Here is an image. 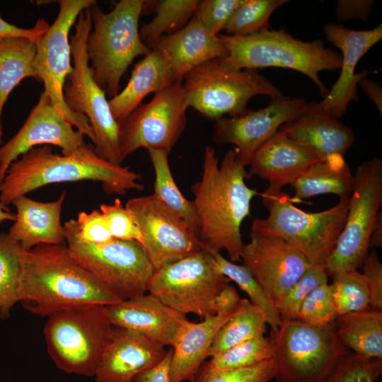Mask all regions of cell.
<instances>
[{"label":"cell","mask_w":382,"mask_h":382,"mask_svg":"<svg viewBox=\"0 0 382 382\" xmlns=\"http://www.w3.org/2000/svg\"><path fill=\"white\" fill-rule=\"evenodd\" d=\"M382 246V212L379 211L373 229L371 233L369 247V248H380Z\"/></svg>","instance_id":"db71d44e"},{"label":"cell","mask_w":382,"mask_h":382,"mask_svg":"<svg viewBox=\"0 0 382 382\" xmlns=\"http://www.w3.org/2000/svg\"><path fill=\"white\" fill-rule=\"evenodd\" d=\"M66 196V192L64 191L57 199L47 202L35 200L26 195L16 198L11 203L16 209V219L8 234L24 250L39 245L64 243L61 214Z\"/></svg>","instance_id":"d4e9b609"},{"label":"cell","mask_w":382,"mask_h":382,"mask_svg":"<svg viewBox=\"0 0 382 382\" xmlns=\"http://www.w3.org/2000/svg\"><path fill=\"white\" fill-rule=\"evenodd\" d=\"M229 282L217 269L212 255L203 250L155 270L147 291L180 313L204 318L213 314L211 303Z\"/></svg>","instance_id":"4fadbf2b"},{"label":"cell","mask_w":382,"mask_h":382,"mask_svg":"<svg viewBox=\"0 0 382 382\" xmlns=\"http://www.w3.org/2000/svg\"><path fill=\"white\" fill-rule=\"evenodd\" d=\"M373 3L371 1H340L337 15L339 19L358 18L366 19Z\"/></svg>","instance_id":"816d5d0a"},{"label":"cell","mask_w":382,"mask_h":382,"mask_svg":"<svg viewBox=\"0 0 382 382\" xmlns=\"http://www.w3.org/2000/svg\"><path fill=\"white\" fill-rule=\"evenodd\" d=\"M70 255L122 300L143 295L154 270L141 245L112 238L90 244L76 238L74 219L63 224Z\"/></svg>","instance_id":"8fae6325"},{"label":"cell","mask_w":382,"mask_h":382,"mask_svg":"<svg viewBox=\"0 0 382 382\" xmlns=\"http://www.w3.org/2000/svg\"><path fill=\"white\" fill-rule=\"evenodd\" d=\"M260 196L269 214L255 219L251 231L279 238L311 265H325L344 228L349 198L340 199L330 209L308 212L294 206L282 188L269 185Z\"/></svg>","instance_id":"277c9868"},{"label":"cell","mask_w":382,"mask_h":382,"mask_svg":"<svg viewBox=\"0 0 382 382\" xmlns=\"http://www.w3.org/2000/svg\"><path fill=\"white\" fill-rule=\"evenodd\" d=\"M187 108L183 79H178L119 122L122 161L141 148L170 153L185 129Z\"/></svg>","instance_id":"9a60e30c"},{"label":"cell","mask_w":382,"mask_h":382,"mask_svg":"<svg viewBox=\"0 0 382 382\" xmlns=\"http://www.w3.org/2000/svg\"><path fill=\"white\" fill-rule=\"evenodd\" d=\"M187 105L202 116L216 120L226 115L238 117L248 110L247 105L255 96L272 98L282 92L255 69H234L220 58L208 60L183 78Z\"/></svg>","instance_id":"ba28073f"},{"label":"cell","mask_w":382,"mask_h":382,"mask_svg":"<svg viewBox=\"0 0 382 382\" xmlns=\"http://www.w3.org/2000/svg\"><path fill=\"white\" fill-rule=\"evenodd\" d=\"M140 178L129 167L100 157L93 144L85 143L69 155L57 154L43 145L32 148L10 165L0 182V202L8 206L41 187L83 180L100 182L108 195H125L143 189Z\"/></svg>","instance_id":"3957f363"},{"label":"cell","mask_w":382,"mask_h":382,"mask_svg":"<svg viewBox=\"0 0 382 382\" xmlns=\"http://www.w3.org/2000/svg\"><path fill=\"white\" fill-rule=\"evenodd\" d=\"M361 267L371 291V308L382 311V265L375 250L368 253Z\"/></svg>","instance_id":"7dc6e473"},{"label":"cell","mask_w":382,"mask_h":382,"mask_svg":"<svg viewBox=\"0 0 382 382\" xmlns=\"http://www.w3.org/2000/svg\"><path fill=\"white\" fill-rule=\"evenodd\" d=\"M241 253L243 265L277 304L312 265L284 240L250 231Z\"/></svg>","instance_id":"ac0fdd59"},{"label":"cell","mask_w":382,"mask_h":382,"mask_svg":"<svg viewBox=\"0 0 382 382\" xmlns=\"http://www.w3.org/2000/svg\"><path fill=\"white\" fill-rule=\"evenodd\" d=\"M336 334L348 349L361 356L382 359V311H367L340 316Z\"/></svg>","instance_id":"f546056e"},{"label":"cell","mask_w":382,"mask_h":382,"mask_svg":"<svg viewBox=\"0 0 382 382\" xmlns=\"http://www.w3.org/2000/svg\"><path fill=\"white\" fill-rule=\"evenodd\" d=\"M308 105L303 98H288L284 95L272 98L264 108L215 120L212 139L219 144H233L238 160L247 166L255 152L280 127L300 116Z\"/></svg>","instance_id":"e0dca14e"},{"label":"cell","mask_w":382,"mask_h":382,"mask_svg":"<svg viewBox=\"0 0 382 382\" xmlns=\"http://www.w3.org/2000/svg\"><path fill=\"white\" fill-rule=\"evenodd\" d=\"M359 85L363 88L366 94L374 103L381 115L382 110V98H381V86L371 80L362 79Z\"/></svg>","instance_id":"f5cc1de1"},{"label":"cell","mask_w":382,"mask_h":382,"mask_svg":"<svg viewBox=\"0 0 382 382\" xmlns=\"http://www.w3.org/2000/svg\"><path fill=\"white\" fill-rule=\"evenodd\" d=\"M266 325L260 311L248 299H240L230 318L216 333L208 357L264 336Z\"/></svg>","instance_id":"1f68e13d"},{"label":"cell","mask_w":382,"mask_h":382,"mask_svg":"<svg viewBox=\"0 0 382 382\" xmlns=\"http://www.w3.org/2000/svg\"><path fill=\"white\" fill-rule=\"evenodd\" d=\"M270 337L277 382H325L349 352L337 336L335 322L314 326L282 320Z\"/></svg>","instance_id":"9c48e42d"},{"label":"cell","mask_w":382,"mask_h":382,"mask_svg":"<svg viewBox=\"0 0 382 382\" xmlns=\"http://www.w3.org/2000/svg\"><path fill=\"white\" fill-rule=\"evenodd\" d=\"M227 54L221 62L234 69L282 67L301 72L317 86L325 98L328 91L319 72L340 68L341 54L325 47L320 40L302 41L284 30H265L246 36L219 34Z\"/></svg>","instance_id":"8992f818"},{"label":"cell","mask_w":382,"mask_h":382,"mask_svg":"<svg viewBox=\"0 0 382 382\" xmlns=\"http://www.w3.org/2000/svg\"><path fill=\"white\" fill-rule=\"evenodd\" d=\"M246 178L245 166L235 149L226 151L219 163L215 149L207 146L201 178L191 187L203 249L210 253L225 250L231 262L241 260L244 245L241 226L257 195L246 185Z\"/></svg>","instance_id":"6da1fadb"},{"label":"cell","mask_w":382,"mask_h":382,"mask_svg":"<svg viewBox=\"0 0 382 382\" xmlns=\"http://www.w3.org/2000/svg\"><path fill=\"white\" fill-rule=\"evenodd\" d=\"M176 79L164 53L158 48H151L149 53L135 64L125 88L108 100L113 117L118 122L122 121L141 105L147 95L161 91Z\"/></svg>","instance_id":"83f0119b"},{"label":"cell","mask_w":382,"mask_h":382,"mask_svg":"<svg viewBox=\"0 0 382 382\" xmlns=\"http://www.w3.org/2000/svg\"><path fill=\"white\" fill-rule=\"evenodd\" d=\"M95 0L57 1L59 10L54 23L36 42L33 66L38 81L44 83V91L51 98L59 114L77 130L93 141L95 137L88 119L71 111L64 100V87L72 72L71 51L69 33L79 14Z\"/></svg>","instance_id":"5bb4252c"},{"label":"cell","mask_w":382,"mask_h":382,"mask_svg":"<svg viewBox=\"0 0 382 382\" xmlns=\"http://www.w3.org/2000/svg\"><path fill=\"white\" fill-rule=\"evenodd\" d=\"M18 300L30 313L51 316L122 301L69 254L66 244L21 250Z\"/></svg>","instance_id":"7a4b0ae2"},{"label":"cell","mask_w":382,"mask_h":382,"mask_svg":"<svg viewBox=\"0 0 382 382\" xmlns=\"http://www.w3.org/2000/svg\"><path fill=\"white\" fill-rule=\"evenodd\" d=\"M219 271L230 281H233L249 296L250 303L262 313L272 332L278 330L282 318L274 301L253 277L244 265H237L225 258L220 253H211Z\"/></svg>","instance_id":"e575fe53"},{"label":"cell","mask_w":382,"mask_h":382,"mask_svg":"<svg viewBox=\"0 0 382 382\" xmlns=\"http://www.w3.org/2000/svg\"><path fill=\"white\" fill-rule=\"evenodd\" d=\"M144 0H121L105 13L96 1L88 8L92 28L86 52L93 79L112 98L120 88V80L133 60L151 49L141 40L139 19Z\"/></svg>","instance_id":"5b68a950"},{"label":"cell","mask_w":382,"mask_h":382,"mask_svg":"<svg viewBox=\"0 0 382 382\" xmlns=\"http://www.w3.org/2000/svg\"><path fill=\"white\" fill-rule=\"evenodd\" d=\"M290 139L306 146L322 160L346 154L355 140L353 131L315 103L295 120L279 129Z\"/></svg>","instance_id":"cb8c5ba5"},{"label":"cell","mask_w":382,"mask_h":382,"mask_svg":"<svg viewBox=\"0 0 382 382\" xmlns=\"http://www.w3.org/2000/svg\"><path fill=\"white\" fill-rule=\"evenodd\" d=\"M154 170L153 195L164 204L182 216L199 234V221L192 201L180 192L173 177L168 162V152L147 149Z\"/></svg>","instance_id":"836d02e7"},{"label":"cell","mask_w":382,"mask_h":382,"mask_svg":"<svg viewBox=\"0 0 382 382\" xmlns=\"http://www.w3.org/2000/svg\"><path fill=\"white\" fill-rule=\"evenodd\" d=\"M243 0L199 1L195 15L212 35L216 36L224 27L233 11Z\"/></svg>","instance_id":"f6af8a7d"},{"label":"cell","mask_w":382,"mask_h":382,"mask_svg":"<svg viewBox=\"0 0 382 382\" xmlns=\"http://www.w3.org/2000/svg\"><path fill=\"white\" fill-rule=\"evenodd\" d=\"M165 347L134 331L116 327L95 374L98 382H133L139 373L158 364Z\"/></svg>","instance_id":"7402d4cb"},{"label":"cell","mask_w":382,"mask_h":382,"mask_svg":"<svg viewBox=\"0 0 382 382\" xmlns=\"http://www.w3.org/2000/svg\"><path fill=\"white\" fill-rule=\"evenodd\" d=\"M325 265H312L276 304L282 320H298L301 306L309 293L328 282Z\"/></svg>","instance_id":"ab89813d"},{"label":"cell","mask_w":382,"mask_h":382,"mask_svg":"<svg viewBox=\"0 0 382 382\" xmlns=\"http://www.w3.org/2000/svg\"><path fill=\"white\" fill-rule=\"evenodd\" d=\"M125 207L141 232L142 248L154 271L204 250L190 225L153 194L130 198Z\"/></svg>","instance_id":"2e32d148"},{"label":"cell","mask_w":382,"mask_h":382,"mask_svg":"<svg viewBox=\"0 0 382 382\" xmlns=\"http://www.w3.org/2000/svg\"><path fill=\"white\" fill-rule=\"evenodd\" d=\"M99 211L103 216L113 238L132 241L142 246L141 232L132 214L120 199L117 198L110 204H102Z\"/></svg>","instance_id":"ee69618b"},{"label":"cell","mask_w":382,"mask_h":382,"mask_svg":"<svg viewBox=\"0 0 382 382\" xmlns=\"http://www.w3.org/2000/svg\"><path fill=\"white\" fill-rule=\"evenodd\" d=\"M153 47L164 53L177 79L208 60L227 54L219 35H210L195 14L178 31L159 38Z\"/></svg>","instance_id":"484cf974"},{"label":"cell","mask_w":382,"mask_h":382,"mask_svg":"<svg viewBox=\"0 0 382 382\" xmlns=\"http://www.w3.org/2000/svg\"><path fill=\"white\" fill-rule=\"evenodd\" d=\"M35 54L36 42L31 40H0V143L4 136L2 112L10 93L23 79H37L33 66Z\"/></svg>","instance_id":"4dcf8cb0"},{"label":"cell","mask_w":382,"mask_h":382,"mask_svg":"<svg viewBox=\"0 0 382 382\" xmlns=\"http://www.w3.org/2000/svg\"><path fill=\"white\" fill-rule=\"evenodd\" d=\"M293 202L323 194H334L340 199L349 198L353 175L344 156H334L311 165L291 184Z\"/></svg>","instance_id":"f1b7e54d"},{"label":"cell","mask_w":382,"mask_h":382,"mask_svg":"<svg viewBox=\"0 0 382 382\" xmlns=\"http://www.w3.org/2000/svg\"><path fill=\"white\" fill-rule=\"evenodd\" d=\"M381 203L382 161L374 157L362 162L353 175L345 224L325 263L328 276L362 266Z\"/></svg>","instance_id":"7c38bea8"},{"label":"cell","mask_w":382,"mask_h":382,"mask_svg":"<svg viewBox=\"0 0 382 382\" xmlns=\"http://www.w3.org/2000/svg\"><path fill=\"white\" fill-rule=\"evenodd\" d=\"M286 0H243L233 11L224 30L232 36H246L269 28L272 13Z\"/></svg>","instance_id":"74e56055"},{"label":"cell","mask_w":382,"mask_h":382,"mask_svg":"<svg viewBox=\"0 0 382 382\" xmlns=\"http://www.w3.org/2000/svg\"><path fill=\"white\" fill-rule=\"evenodd\" d=\"M16 219V214L0 202V224L6 221Z\"/></svg>","instance_id":"11a10c76"},{"label":"cell","mask_w":382,"mask_h":382,"mask_svg":"<svg viewBox=\"0 0 382 382\" xmlns=\"http://www.w3.org/2000/svg\"><path fill=\"white\" fill-rule=\"evenodd\" d=\"M328 282L313 289L303 301L298 320L314 326H323L338 317Z\"/></svg>","instance_id":"7bdbcfd3"},{"label":"cell","mask_w":382,"mask_h":382,"mask_svg":"<svg viewBox=\"0 0 382 382\" xmlns=\"http://www.w3.org/2000/svg\"><path fill=\"white\" fill-rule=\"evenodd\" d=\"M71 36L74 62L69 81L64 87V100L72 112L85 116L93 129L96 153L117 165L122 163L119 140V123L111 112L106 93L93 79L86 52L87 36L92 28L88 9L81 12Z\"/></svg>","instance_id":"30bf717a"},{"label":"cell","mask_w":382,"mask_h":382,"mask_svg":"<svg viewBox=\"0 0 382 382\" xmlns=\"http://www.w3.org/2000/svg\"><path fill=\"white\" fill-rule=\"evenodd\" d=\"M211 314L201 322L184 320L172 347L170 382L191 381L208 357L213 339L231 313Z\"/></svg>","instance_id":"4316f807"},{"label":"cell","mask_w":382,"mask_h":382,"mask_svg":"<svg viewBox=\"0 0 382 382\" xmlns=\"http://www.w3.org/2000/svg\"><path fill=\"white\" fill-rule=\"evenodd\" d=\"M327 40L341 51L340 74L324 99L315 105L319 109L339 119L349 103L357 100V86L369 71L355 74L362 57L382 38L381 24L367 30H354L336 24L324 28Z\"/></svg>","instance_id":"ffe728a7"},{"label":"cell","mask_w":382,"mask_h":382,"mask_svg":"<svg viewBox=\"0 0 382 382\" xmlns=\"http://www.w3.org/2000/svg\"><path fill=\"white\" fill-rule=\"evenodd\" d=\"M332 276V295L339 316L371 308L370 289L362 273L343 271Z\"/></svg>","instance_id":"8d00e7d4"},{"label":"cell","mask_w":382,"mask_h":382,"mask_svg":"<svg viewBox=\"0 0 382 382\" xmlns=\"http://www.w3.org/2000/svg\"><path fill=\"white\" fill-rule=\"evenodd\" d=\"M273 356L272 338L262 336L219 352L205 364L214 369H232L255 365L270 359Z\"/></svg>","instance_id":"f35d334b"},{"label":"cell","mask_w":382,"mask_h":382,"mask_svg":"<svg viewBox=\"0 0 382 382\" xmlns=\"http://www.w3.org/2000/svg\"><path fill=\"white\" fill-rule=\"evenodd\" d=\"M106 310L115 327L134 331L164 347H173L187 318L151 294L122 300L106 306Z\"/></svg>","instance_id":"44dd1931"},{"label":"cell","mask_w":382,"mask_h":382,"mask_svg":"<svg viewBox=\"0 0 382 382\" xmlns=\"http://www.w3.org/2000/svg\"><path fill=\"white\" fill-rule=\"evenodd\" d=\"M198 0L144 1L141 15L153 11L155 17L139 29L141 41L150 49L161 37L173 34L195 15Z\"/></svg>","instance_id":"d6a6232c"},{"label":"cell","mask_w":382,"mask_h":382,"mask_svg":"<svg viewBox=\"0 0 382 382\" xmlns=\"http://www.w3.org/2000/svg\"><path fill=\"white\" fill-rule=\"evenodd\" d=\"M240 301L239 295L229 284L223 287L211 303L213 314H227L233 312Z\"/></svg>","instance_id":"f907efd6"},{"label":"cell","mask_w":382,"mask_h":382,"mask_svg":"<svg viewBox=\"0 0 382 382\" xmlns=\"http://www.w3.org/2000/svg\"><path fill=\"white\" fill-rule=\"evenodd\" d=\"M74 229L77 240L84 243H102L113 238L103 216L98 209L79 212L77 219H74Z\"/></svg>","instance_id":"bcb514c9"},{"label":"cell","mask_w":382,"mask_h":382,"mask_svg":"<svg viewBox=\"0 0 382 382\" xmlns=\"http://www.w3.org/2000/svg\"><path fill=\"white\" fill-rule=\"evenodd\" d=\"M382 371V359L368 358L349 351L325 382H376Z\"/></svg>","instance_id":"b9f144b4"},{"label":"cell","mask_w":382,"mask_h":382,"mask_svg":"<svg viewBox=\"0 0 382 382\" xmlns=\"http://www.w3.org/2000/svg\"><path fill=\"white\" fill-rule=\"evenodd\" d=\"M50 25L45 19L40 18L33 27L23 28L8 23L0 16V40L24 37L37 42L46 33Z\"/></svg>","instance_id":"c3c4849f"},{"label":"cell","mask_w":382,"mask_h":382,"mask_svg":"<svg viewBox=\"0 0 382 382\" xmlns=\"http://www.w3.org/2000/svg\"><path fill=\"white\" fill-rule=\"evenodd\" d=\"M274 359L250 366L218 370L202 365L191 382H270L274 378Z\"/></svg>","instance_id":"60d3db41"},{"label":"cell","mask_w":382,"mask_h":382,"mask_svg":"<svg viewBox=\"0 0 382 382\" xmlns=\"http://www.w3.org/2000/svg\"><path fill=\"white\" fill-rule=\"evenodd\" d=\"M21 248L20 243L8 233H0V318L2 319L8 318L12 308L19 302Z\"/></svg>","instance_id":"d590c367"},{"label":"cell","mask_w":382,"mask_h":382,"mask_svg":"<svg viewBox=\"0 0 382 382\" xmlns=\"http://www.w3.org/2000/svg\"><path fill=\"white\" fill-rule=\"evenodd\" d=\"M172 355L171 348L158 364L137 374L133 382H170Z\"/></svg>","instance_id":"681fc988"},{"label":"cell","mask_w":382,"mask_h":382,"mask_svg":"<svg viewBox=\"0 0 382 382\" xmlns=\"http://www.w3.org/2000/svg\"><path fill=\"white\" fill-rule=\"evenodd\" d=\"M116 327L103 305L63 311L49 317L44 327L47 350L61 370L95 376Z\"/></svg>","instance_id":"52a82bcc"},{"label":"cell","mask_w":382,"mask_h":382,"mask_svg":"<svg viewBox=\"0 0 382 382\" xmlns=\"http://www.w3.org/2000/svg\"><path fill=\"white\" fill-rule=\"evenodd\" d=\"M83 136L59 114L43 91L17 133L0 146V182L10 165L32 148L54 145L63 155H69L85 144Z\"/></svg>","instance_id":"d6986e66"},{"label":"cell","mask_w":382,"mask_h":382,"mask_svg":"<svg viewBox=\"0 0 382 382\" xmlns=\"http://www.w3.org/2000/svg\"><path fill=\"white\" fill-rule=\"evenodd\" d=\"M321 160L308 148L278 130L253 155L248 178L257 176L267 180L270 185L282 188Z\"/></svg>","instance_id":"603a6c76"}]
</instances>
